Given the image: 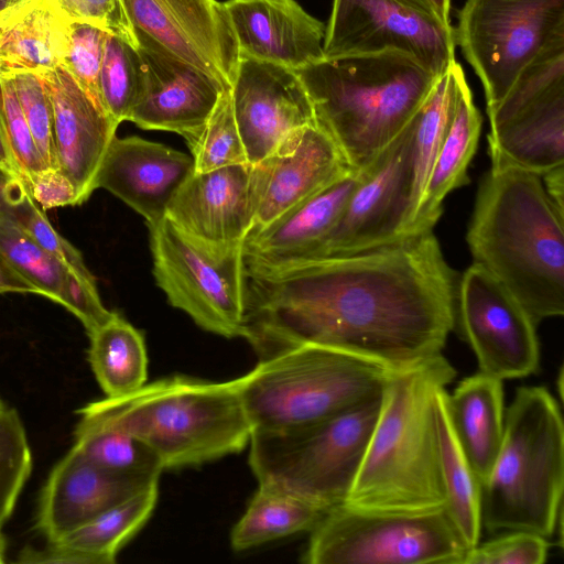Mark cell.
I'll use <instances>...</instances> for the list:
<instances>
[{"label": "cell", "instance_id": "cell-3", "mask_svg": "<svg viewBox=\"0 0 564 564\" xmlns=\"http://www.w3.org/2000/svg\"><path fill=\"white\" fill-rule=\"evenodd\" d=\"M455 376L442 354L389 373L376 425L345 505L392 513L444 508L434 392Z\"/></svg>", "mask_w": 564, "mask_h": 564}, {"label": "cell", "instance_id": "cell-9", "mask_svg": "<svg viewBox=\"0 0 564 564\" xmlns=\"http://www.w3.org/2000/svg\"><path fill=\"white\" fill-rule=\"evenodd\" d=\"M468 551L445 508L423 513L328 509L303 553L306 564H463Z\"/></svg>", "mask_w": 564, "mask_h": 564}, {"label": "cell", "instance_id": "cell-32", "mask_svg": "<svg viewBox=\"0 0 564 564\" xmlns=\"http://www.w3.org/2000/svg\"><path fill=\"white\" fill-rule=\"evenodd\" d=\"M326 511L286 490L259 484L230 533L235 551H245L288 535L311 531Z\"/></svg>", "mask_w": 564, "mask_h": 564}, {"label": "cell", "instance_id": "cell-38", "mask_svg": "<svg viewBox=\"0 0 564 564\" xmlns=\"http://www.w3.org/2000/svg\"><path fill=\"white\" fill-rule=\"evenodd\" d=\"M32 470V454L20 415L9 408L0 417V528L10 518Z\"/></svg>", "mask_w": 564, "mask_h": 564}, {"label": "cell", "instance_id": "cell-26", "mask_svg": "<svg viewBox=\"0 0 564 564\" xmlns=\"http://www.w3.org/2000/svg\"><path fill=\"white\" fill-rule=\"evenodd\" d=\"M454 434L478 480L488 476L499 452L505 426L502 380L478 372L445 394Z\"/></svg>", "mask_w": 564, "mask_h": 564}, {"label": "cell", "instance_id": "cell-27", "mask_svg": "<svg viewBox=\"0 0 564 564\" xmlns=\"http://www.w3.org/2000/svg\"><path fill=\"white\" fill-rule=\"evenodd\" d=\"M481 121L465 78L414 219L416 235L433 230L445 197L469 182L467 170L477 149Z\"/></svg>", "mask_w": 564, "mask_h": 564}, {"label": "cell", "instance_id": "cell-24", "mask_svg": "<svg viewBox=\"0 0 564 564\" xmlns=\"http://www.w3.org/2000/svg\"><path fill=\"white\" fill-rule=\"evenodd\" d=\"M360 171H351L299 204L243 242L247 263L279 264L310 259L338 221Z\"/></svg>", "mask_w": 564, "mask_h": 564}, {"label": "cell", "instance_id": "cell-40", "mask_svg": "<svg viewBox=\"0 0 564 564\" xmlns=\"http://www.w3.org/2000/svg\"><path fill=\"white\" fill-rule=\"evenodd\" d=\"M10 73L21 109L45 167L59 169L53 105L41 77L29 70Z\"/></svg>", "mask_w": 564, "mask_h": 564}, {"label": "cell", "instance_id": "cell-45", "mask_svg": "<svg viewBox=\"0 0 564 564\" xmlns=\"http://www.w3.org/2000/svg\"><path fill=\"white\" fill-rule=\"evenodd\" d=\"M12 292L39 295L37 290L19 274L0 252V295Z\"/></svg>", "mask_w": 564, "mask_h": 564}, {"label": "cell", "instance_id": "cell-17", "mask_svg": "<svg viewBox=\"0 0 564 564\" xmlns=\"http://www.w3.org/2000/svg\"><path fill=\"white\" fill-rule=\"evenodd\" d=\"M253 165L257 209L250 234L354 171L316 122L294 132L270 156Z\"/></svg>", "mask_w": 564, "mask_h": 564}, {"label": "cell", "instance_id": "cell-14", "mask_svg": "<svg viewBox=\"0 0 564 564\" xmlns=\"http://www.w3.org/2000/svg\"><path fill=\"white\" fill-rule=\"evenodd\" d=\"M456 325L471 347L480 372L503 380L538 370L536 324L520 302L477 262L457 282Z\"/></svg>", "mask_w": 564, "mask_h": 564}, {"label": "cell", "instance_id": "cell-35", "mask_svg": "<svg viewBox=\"0 0 564 564\" xmlns=\"http://www.w3.org/2000/svg\"><path fill=\"white\" fill-rule=\"evenodd\" d=\"M144 88V67L137 47L107 35L99 76L102 106L118 124L129 121Z\"/></svg>", "mask_w": 564, "mask_h": 564}, {"label": "cell", "instance_id": "cell-34", "mask_svg": "<svg viewBox=\"0 0 564 564\" xmlns=\"http://www.w3.org/2000/svg\"><path fill=\"white\" fill-rule=\"evenodd\" d=\"M72 448L112 473L160 477L164 470L156 454L143 441L111 425L79 419Z\"/></svg>", "mask_w": 564, "mask_h": 564}, {"label": "cell", "instance_id": "cell-23", "mask_svg": "<svg viewBox=\"0 0 564 564\" xmlns=\"http://www.w3.org/2000/svg\"><path fill=\"white\" fill-rule=\"evenodd\" d=\"M240 57L301 69L324 58L325 25L295 0H227Z\"/></svg>", "mask_w": 564, "mask_h": 564}, {"label": "cell", "instance_id": "cell-13", "mask_svg": "<svg viewBox=\"0 0 564 564\" xmlns=\"http://www.w3.org/2000/svg\"><path fill=\"white\" fill-rule=\"evenodd\" d=\"M411 130L410 120L360 171L359 182L338 221L310 259L356 253L416 235L413 230Z\"/></svg>", "mask_w": 564, "mask_h": 564}, {"label": "cell", "instance_id": "cell-41", "mask_svg": "<svg viewBox=\"0 0 564 564\" xmlns=\"http://www.w3.org/2000/svg\"><path fill=\"white\" fill-rule=\"evenodd\" d=\"M107 35V32L94 25L70 23L68 52L63 65L79 87L104 110L99 76Z\"/></svg>", "mask_w": 564, "mask_h": 564}, {"label": "cell", "instance_id": "cell-48", "mask_svg": "<svg viewBox=\"0 0 564 564\" xmlns=\"http://www.w3.org/2000/svg\"><path fill=\"white\" fill-rule=\"evenodd\" d=\"M18 180L17 175L0 167V209L7 205Z\"/></svg>", "mask_w": 564, "mask_h": 564}, {"label": "cell", "instance_id": "cell-28", "mask_svg": "<svg viewBox=\"0 0 564 564\" xmlns=\"http://www.w3.org/2000/svg\"><path fill=\"white\" fill-rule=\"evenodd\" d=\"M69 25L51 0H39L0 33V72L40 73L63 66Z\"/></svg>", "mask_w": 564, "mask_h": 564}, {"label": "cell", "instance_id": "cell-16", "mask_svg": "<svg viewBox=\"0 0 564 564\" xmlns=\"http://www.w3.org/2000/svg\"><path fill=\"white\" fill-rule=\"evenodd\" d=\"M230 96L250 164L260 163L294 132L316 122L301 78L284 66L240 57Z\"/></svg>", "mask_w": 564, "mask_h": 564}, {"label": "cell", "instance_id": "cell-42", "mask_svg": "<svg viewBox=\"0 0 564 564\" xmlns=\"http://www.w3.org/2000/svg\"><path fill=\"white\" fill-rule=\"evenodd\" d=\"M506 532L469 549L463 564H543L546 561V538L522 530Z\"/></svg>", "mask_w": 564, "mask_h": 564}, {"label": "cell", "instance_id": "cell-39", "mask_svg": "<svg viewBox=\"0 0 564 564\" xmlns=\"http://www.w3.org/2000/svg\"><path fill=\"white\" fill-rule=\"evenodd\" d=\"M4 210L44 250L79 274L94 276L79 250L54 229L20 178Z\"/></svg>", "mask_w": 564, "mask_h": 564}, {"label": "cell", "instance_id": "cell-36", "mask_svg": "<svg viewBox=\"0 0 564 564\" xmlns=\"http://www.w3.org/2000/svg\"><path fill=\"white\" fill-rule=\"evenodd\" d=\"M195 172L249 163L236 123L230 89H224L206 122L185 138Z\"/></svg>", "mask_w": 564, "mask_h": 564}, {"label": "cell", "instance_id": "cell-51", "mask_svg": "<svg viewBox=\"0 0 564 564\" xmlns=\"http://www.w3.org/2000/svg\"><path fill=\"white\" fill-rule=\"evenodd\" d=\"M404 4H408L414 9L423 11L425 13L434 15L431 7L429 6L426 0H399ZM435 17V15H434ZM436 18V17H435ZM437 19V18H436ZM438 20V19H437Z\"/></svg>", "mask_w": 564, "mask_h": 564}, {"label": "cell", "instance_id": "cell-6", "mask_svg": "<svg viewBox=\"0 0 564 564\" xmlns=\"http://www.w3.org/2000/svg\"><path fill=\"white\" fill-rule=\"evenodd\" d=\"M564 424L543 387H521L505 413L502 442L480 485L481 528L551 536L562 529Z\"/></svg>", "mask_w": 564, "mask_h": 564}, {"label": "cell", "instance_id": "cell-12", "mask_svg": "<svg viewBox=\"0 0 564 564\" xmlns=\"http://www.w3.org/2000/svg\"><path fill=\"white\" fill-rule=\"evenodd\" d=\"M455 29L399 0H333L325 26V58L400 53L435 76L455 59Z\"/></svg>", "mask_w": 564, "mask_h": 564}, {"label": "cell", "instance_id": "cell-20", "mask_svg": "<svg viewBox=\"0 0 564 564\" xmlns=\"http://www.w3.org/2000/svg\"><path fill=\"white\" fill-rule=\"evenodd\" d=\"M155 482L159 477L100 468L70 448L54 466L42 488L35 528L47 543L54 542Z\"/></svg>", "mask_w": 564, "mask_h": 564}, {"label": "cell", "instance_id": "cell-7", "mask_svg": "<svg viewBox=\"0 0 564 564\" xmlns=\"http://www.w3.org/2000/svg\"><path fill=\"white\" fill-rule=\"evenodd\" d=\"M393 371L357 355L303 344L260 359L236 378L253 430L319 421L381 393Z\"/></svg>", "mask_w": 564, "mask_h": 564}, {"label": "cell", "instance_id": "cell-8", "mask_svg": "<svg viewBox=\"0 0 564 564\" xmlns=\"http://www.w3.org/2000/svg\"><path fill=\"white\" fill-rule=\"evenodd\" d=\"M380 405L381 393L312 423L253 430L249 440L252 473L259 484L286 490L325 511L344 503Z\"/></svg>", "mask_w": 564, "mask_h": 564}, {"label": "cell", "instance_id": "cell-44", "mask_svg": "<svg viewBox=\"0 0 564 564\" xmlns=\"http://www.w3.org/2000/svg\"><path fill=\"white\" fill-rule=\"evenodd\" d=\"M21 181L43 210L82 204L75 185L61 169L46 167Z\"/></svg>", "mask_w": 564, "mask_h": 564}, {"label": "cell", "instance_id": "cell-1", "mask_svg": "<svg viewBox=\"0 0 564 564\" xmlns=\"http://www.w3.org/2000/svg\"><path fill=\"white\" fill-rule=\"evenodd\" d=\"M245 338L260 359L316 344L402 370L440 355L457 280L433 230L341 256L247 263Z\"/></svg>", "mask_w": 564, "mask_h": 564}, {"label": "cell", "instance_id": "cell-47", "mask_svg": "<svg viewBox=\"0 0 564 564\" xmlns=\"http://www.w3.org/2000/svg\"><path fill=\"white\" fill-rule=\"evenodd\" d=\"M39 0H0V33L28 12Z\"/></svg>", "mask_w": 564, "mask_h": 564}, {"label": "cell", "instance_id": "cell-4", "mask_svg": "<svg viewBox=\"0 0 564 564\" xmlns=\"http://www.w3.org/2000/svg\"><path fill=\"white\" fill-rule=\"evenodd\" d=\"M295 72L316 123L354 171L367 167L395 139L440 77L400 53L324 57Z\"/></svg>", "mask_w": 564, "mask_h": 564}, {"label": "cell", "instance_id": "cell-49", "mask_svg": "<svg viewBox=\"0 0 564 564\" xmlns=\"http://www.w3.org/2000/svg\"><path fill=\"white\" fill-rule=\"evenodd\" d=\"M431 7L434 15L445 25H452L451 23V0H426Z\"/></svg>", "mask_w": 564, "mask_h": 564}, {"label": "cell", "instance_id": "cell-30", "mask_svg": "<svg viewBox=\"0 0 564 564\" xmlns=\"http://www.w3.org/2000/svg\"><path fill=\"white\" fill-rule=\"evenodd\" d=\"M445 394V388L434 392L440 466L445 492L444 508L469 550L479 543L482 529L480 481L454 434Z\"/></svg>", "mask_w": 564, "mask_h": 564}, {"label": "cell", "instance_id": "cell-43", "mask_svg": "<svg viewBox=\"0 0 564 564\" xmlns=\"http://www.w3.org/2000/svg\"><path fill=\"white\" fill-rule=\"evenodd\" d=\"M70 23H86L138 47L137 34L122 0H51Z\"/></svg>", "mask_w": 564, "mask_h": 564}, {"label": "cell", "instance_id": "cell-21", "mask_svg": "<svg viewBox=\"0 0 564 564\" xmlns=\"http://www.w3.org/2000/svg\"><path fill=\"white\" fill-rule=\"evenodd\" d=\"M194 171L193 158L140 137H115L95 178L141 215L148 225L165 216L167 206Z\"/></svg>", "mask_w": 564, "mask_h": 564}, {"label": "cell", "instance_id": "cell-29", "mask_svg": "<svg viewBox=\"0 0 564 564\" xmlns=\"http://www.w3.org/2000/svg\"><path fill=\"white\" fill-rule=\"evenodd\" d=\"M88 337V360L106 398H121L145 384L148 354L143 335L120 314L113 312Z\"/></svg>", "mask_w": 564, "mask_h": 564}, {"label": "cell", "instance_id": "cell-22", "mask_svg": "<svg viewBox=\"0 0 564 564\" xmlns=\"http://www.w3.org/2000/svg\"><path fill=\"white\" fill-rule=\"evenodd\" d=\"M36 74L53 105L59 169L75 185L83 204L95 191L98 169L119 124L90 99L63 66Z\"/></svg>", "mask_w": 564, "mask_h": 564}, {"label": "cell", "instance_id": "cell-31", "mask_svg": "<svg viewBox=\"0 0 564 564\" xmlns=\"http://www.w3.org/2000/svg\"><path fill=\"white\" fill-rule=\"evenodd\" d=\"M158 496L155 482L47 544L82 554L90 564H112L120 549L151 517Z\"/></svg>", "mask_w": 564, "mask_h": 564}, {"label": "cell", "instance_id": "cell-46", "mask_svg": "<svg viewBox=\"0 0 564 564\" xmlns=\"http://www.w3.org/2000/svg\"><path fill=\"white\" fill-rule=\"evenodd\" d=\"M541 178L549 197L564 210V164L550 170Z\"/></svg>", "mask_w": 564, "mask_h": 564}, {"label": "cell", "instance_id": "cell-53", "mask_svg": "<svg viewBox=\"0 0 564 564\" xmlns=\"http://www.w3.org/2000/svg\"><path fill=\"white\" fill-rule=\"evenodd\" d=\"M9 406L0 398V417L6 413Z\"/></svg>", "mask_w": 564, "mask_h": 564}, {"label": "cell", "instance_id": "cell-37", "mask_svg": "<svg viewBox=\"0 0 564 564\" xmlns=\"http://www.w3.org/2000/svg\"><path fill=\"white\" fill-rule=\"evenodd\" d=\"M560 86H564V45L547 50L530 63L505 98L487 110L490 130L500 127L520 109Z\"/></svg>", "mask_w": 564, "mask_h": 564}, {"label": "cell", "instance_id": "cell-10", "mask_svg": "<svg viewBox=\"0 0 564 564\" xmlns=\"http://www.w3.org/2000/svg\"><path fill=\"white\" fill-rule=\"evenodd\" d=\"M148 228L153 275L169 303L207 332L242 337L248 281L243 245L203 242L165 216Z\"/></svg>", "mask_w": 564, "mask_h": 564}, {"label": "cell", "instance_id": "cell-33", "mask_svg": "<svg viewBox=\"0 0 564 564\" xmlns=\"http://www.w3.org/2000/svg\"><path fill=\"white\" fill-rule=\"evenodd\" d=\"M0 252L11 267L39 292L66 306L74 281L85 276L37 245L4 210L0 209Z\"/></svg>", "mask_w": 564, "mask_h": 564}, {"label": "cell", "instance_id": "cell-19", "mask_svg": "<svg viewBox=\"0 0 564 564\" xmlns=\"http://www.w3.org/2000/svg\"><path fill=\"white\" fill-rule=\"evenodd\" d=\"M135 34L144 88L129 121L144 130L175 132L185 139L206 122L226 88L145 34Z\"/></svg>", "mask_w": 564, "mask_h": 564}, {"label": "cell", "instance_id": "cell-18", "mask_svg": "<svg viewBox=\"0 0 564 564\" xmlns=\"http://www.w3.org/2000/svg\"><path fill=\"white\" fill-rule=\"evenodd\" d=\"M257 209L254 165L195 172L171 199L165 217L178 229L217 247L243 245Z\"/></svg>", "mask_w": 564, "mask_h": 564}, {"label": "cell", "instance_id": "cell-25", "mask_svg": "<svg viewBox=\"0 0 564 564\" xmlns=\"http://www.w3.org/2000/svg\"><path fill=\"white\" fill-rule=\"evenodd\" d=\"M491 169L542 176L564 164V86L527 105L488 133Z\"/></svg>", "mask_w": 564, "mask_h": 564}, {"label": "cell", "instance_id": "cell-15", "mask_svg": "<svg viewBox=\"0 0 564 564\" xmlns=\"http://www.w3.org/2000/svg\"><path fill=\"white\" fill-rule=\"evenodd\" d=\"M135 32L230 89L240 63L237 40L218 0H122Z\"/></svg>", "mask_w": 564, "mask_h": 564}, {"label": "cell", "instance_id": "cell-5", "mask_svg": "<svg viewBox=\"0 0 564 564\" xmlns=\"http://www.w3.org/2000/svg\"><path fill=\"white\" fill-rule=\"evenodd\" d=\"M80 420L122 429L143 441L163 469L200 465L242 451L252 425L235 379L172 376L121 398L86 404Z\"/></svg>", "mask_w": 564, "mask_h": 564}, {"label": "cell", "instance_id": "cell-50", "mask_svg": "<svg viewBox=\"0 0 564 564\" xmlns=\"http://www.w3.org/2000/svg\"><path fill=\"white\" fill-rule=\"evenodd\" d=\"M0 167L18 176L11 151L0 130Z\"/></svg>", "mask_w": 564, "mask_h": 564}, {"label": "cell", "instance_id": "cell-2", "mask_svg": "<svg viewBox=\"0 0 564 564\" xmlns=\"http://www.w3.org/2000/svg\"><path fill=\"white\" fill-rule=\"evenodd\" d=\"M474 262L487 269L538 325L564 314V210L541 176L491 169L467 230Z\"/></svg>", "mask_w": 564, "mask_h": 564}, {"label": "cell", "instance_id": "cell-11", "mask_svg": "<svg viewBox=\"0 0 564 564\" xmlns=\"http://www.w3.org/2000/svg\"><path fill=\"white\" fill-rule=\"evenodd\" d=\"M455 40L484 87L489 110L530 63L564 45V0H466Z\"/></svg>", "mask_w": 564, "mask_h": 564}, {"label": "cell", "instance_id": "cell-52", "mask_svg": "<svg viewBox=\"0 0 564 564\" xmlns=\"http://www.w3.org/2000/svg\"><path fill=\"white\" fill-rule=\"evenodd\" d=\"M4 554H6V539L3 534L1 533L0 528V563L4 562Z\"/></svg>", "mask_w": 564, "mask_h": 564}]
</instances>
